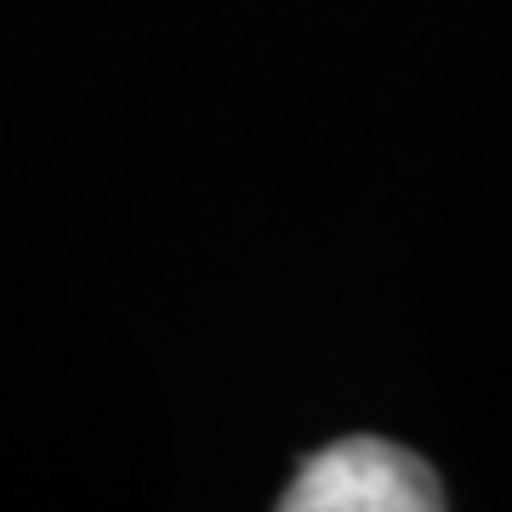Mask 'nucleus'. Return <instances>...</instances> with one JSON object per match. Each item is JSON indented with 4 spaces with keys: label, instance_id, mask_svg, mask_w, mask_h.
Listing matches in <instances>:
<instances>
[{
    "label": "nucleus",
    "instance_id": "nucleus-1",
    "mask_svg": "<svg viewBox=\"0 0 512 512\" xmlns=\"http://www.w3.org/2000/svg\"><path fill=\"white\" fill-rule=\"evenodd\" d=\"M285 512H439L444 490L410 450L382 439H342L296 473Z\"/></svg>",
    "mask_w": 512,
    "mask_h": 512
}]
</instances>
